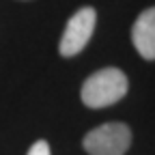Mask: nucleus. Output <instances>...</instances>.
Instances as JSON below:
<instances>
[{
    "mask_svg": "<svg viewBox=\"0 0 155 155\" xmlns=\"http://www.w3.org/2000/svg\"><path fill=\"white\" fill-rule=\"evenodd\" d=\"M127 75L116 67H104L86 78L82 84V101L88 108H108L127 95Z\"/></svg>",
    "mask_w": 155,
    "mask_h": 155,
    "instance_id": "obj_1",
    "label": "nucleus"
},
{
    "mask_svg": "<svg viewBox=\"0 0 155 155\" xmlns=\"http://www.w3.org/2000/svg\"><path fill=\"white\" fill-rule=\"evenodd\" d=\"M131 144V129L125 123H104L91 129L82 147L88 155H125Z\"/></svg>",
    "mask_w": 155,
    "mask_h": 155,
    "instance_id": "obj_2",
    "label": "nucleus"
},
{
    "mask_svg": "<svg viewBox=\"0 0 155 155\" xmlns=\"http://www.w3.org/2000/svg\"><path fill=\"white\" fill-rule=\"evenodd\" d=\"M95 24H97V13L93 7H82L78 9L65 26V32L61 37V43H58V52L61 56L69 58L80 54L86 43L91 41V37L95 32Z\"/></svg>",
    "mask_w": 155,
    "mask_h": 155,
    "instance_id": "obj_3",
    "label": "nucleus"
},
{
    "mask_svg": "<svg viewBox=\"0 0 155 155\" xmlns=\"http://www.w3.org/2000/svg\"><path fill=\"white\" fill-rule=\"evenodd\" d=\"M131 41L138 54L147 61H155V7L144 9L131 26Z\"/></svg>",
    "mask_w": 155,
    "mask_h": 155,
    "instance_id": "obj_4",
    "label": "nucleus"
},
{
    "mask_svg": "<svg viewBox=\"0 0 155 155\" xmlns=\"http://www.w3.org/2000/svg\"><path fill=\"white\" fill-rule=\"evenodd\" d=\"M26 155H52V153H50V144H48L45 140H37V142L30 147V151H28Z\"/></svg>",
    "mask_w": 155,
    "mask_h": 155,
    "instance_id": "obj_5",
    "label": "nucleus"
}]
</instances>
